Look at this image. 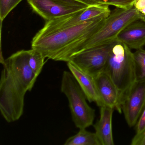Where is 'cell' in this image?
<instances>
[{"label":"cell","mask_w":145,"mask_h":145,"mask_svg":"<svg viewBox=\"0 0 145 145\" xmlns=\"http://www.w3.org/2000/svg\"><path fill=\"white\" fill-rule=\"evenodd\" d=\"M142 16L134 6L126 9L115 8L97 31L74 50L71 59L86 50L113 43L124 29L132 23L141 20Z\"/></svg>","instance_id":"277c9868"},{"label":"cell","mask_w":145,"mask_h":145,"mask_svg":"<svg viewBox=\"0 0 145 145\" xmlns=\"http://www.w3.org/2000/svg\"><path fill=\"white\" fill-rule=\"evenodd\" d=\"M116 40L125 44L131 50L142 49L145 45V22L137 20L127 26Z\"/></svg>","instance_id":"7c38bea8"},{"label":"cell","mask_w":145,"mask_h":145,"mask_svg":"<svg viewBox=\"0 0 145 145\" xmlns=\"http://www.w3.org/2000/svg\"><path fill=\"white\" fill-rule=\"evenodd\" d=\"M131 145H145V131L139 135H135L131 141Z\"/></svg>","instance_id":"ffe728a7"},{"label":"cell","mask_w":145,"mask_h":145,"mask_svg":"<svg viewBox=\"0 0 145 145\" xmlns=\"http://www.w3.org/2000/svg\"><path fill=\"white\" fill-rule=\"evenodd\" d=\"M145 131V106L135 125V135H139Z\"/></svg>","instance_id":"d6986e66"},{"label":"cell","mask_w":145,"mask_h":145,"mask_svg":"<svg viewBox=\"0 0 145 145\" xmlns=\"http://www.w3.org/2000/svg\"><path fill=\"white\" fill-rule=\"evenodd\" d=\"M104 72L118 89L121 107L124 99L137 80L136 65L131 49L122 42L114 41Z\"/></svg>","instance_id":"3957f363"},{"label":"cell","mask_w":145,"mask_h":145,"mask_svg":"<svg viewBox=\"0 0 145 145\" xmlns=\"http://www.w3.org/2000/svg\"><path fill=\"white\" fill-rule=\"evenodd\" d=\"M23 0H0V20L1 23L9 13Z\"/></svg>","instance_id":"e0dca14e"},{"label":"cell","mask_w":145,"mask_h":145,"mask_svg":"<svg viewBox=\"0 0 145 145\" xmlns=\"http://www.w3.org/2000/svg\"><path fill=\"white\" fill-rule=\"evenodd\" d=\"M100 117L93 125L101 145H114L112 119L114 109L103 105L100 107Z\"/></svg>","instance_id":"4fadbf2b"},{"label":"cell","mask_w":145,"mask_h":145,"mask_svg":"<svg viewBox=\"0 0 145 145\" xmlns=\"http://www.w3.org/2000/svg\"><path fill=\"white\" fill-rule=\"evenodd\" d=\"M33 10L46 22L88 8L90 6L75 0H27Z\"/></svg>","instance_id":"8992f818"},{"label":"cell","mask_w":145,"mask_h":145,"mask_svg":"<svg viewBox=\"0 0 145 145\" xmlns=\"http://www.w3.org/2000/svg\"><path fill=\"white\" fill-rule=\"evenodd\" d=\"M141 20H142V21L143 22H145V16H142L141 19Z\"/></svg>","instance_id":"cb8c5ba5"},{"label":"cell","mask_w":145,"mask_h":145,"mask_svg":"<svg viewBox=\"0 0 145 145\" xmlns=\"http://www.w3.org/2000/svg\"><path fill=\"white\" fill-rule=\"evenodd\" d=\"M61 91L67 97L72 119L78 129H86L92 125L95 110L87 103L86 96L71 72H63Z\"/></svg>","instance_id":"5b68a950"},{"label":"cell","mask_w":145,"mask_h":145,"mask_svg":"<svg viewBox=\"0 0 145 145\" xmlns=\"http://www.w3.org/2000/svg\"><path fill=\"white\" fill-rule=\"evenodd\" d=\"M30 50H22L5 60L0 82V111L8 123L23 114L24 98L38 77L29 65Z\"/></svg>","instance_id":"6da1fadb"},{"label":"cell","mask_w":145,"mask_h":145,"mask_svg":"<svg viewBox=\"0 0 145 145\" xmlns=\"http://www.w3.org/2000/svg\"><path fill=\"white\" fill-rule=\"evenodd\" d=\"M134 56L136 65L137 80L145 81V50L142 48L136 50Z\"/></svg>","instance_id":"2e32d148"},{"label":"cell","mask_w":145,"mask_h":145,"mask_svg":"<svg viewBox=\"0 0 145 145\" xmlns=\"http://www.w3.org/2000/svg\"><path fill=\"white\" fill-rule=\"evenodd\" d=\"M109 7L108 5L101 4L91 6L80 11L46 22L44 26L39 32L49 33L79 25L86 21L101 17L107 18L112 12Z\"/></svg>","instance_id":"52a82bcc"},{"label":"cell","mask_w":145,"mask_h":145,"mask_svg":"<svg viewBox=\"0 0 145 145\" xmlns=\"http://www.w3.org/2000/svg\"><path fill=\"white\" fill-rule=\"evenodd\" d=\"M94 79L103 105L122 113L118 91L109 75L103 72L94 77Z\"/></svg>","instance_id":"30bf717a"},{"label":"cell","mask_w":145,"mask_h":145,"mask_svg":"<svg viewBox=\"0 0 145 145\" xmlns=\"http://www.w3.org/2000/svg\"><path fill=\"white\" fill-rule=\"evenodd\" d=\"M145 106V81H137L121 105L122 112L129 127L135 126Z\"/></svg>","instance_id":"9c48e42d"},{"label":"cell","mask_w":145,"mask_h":145,"mask_svg":"<svg viewBox=\"0 0 145 145\" xmlns=\"http://www.w3.org/2000/svg\"><path fill=\"white\" fill-rule=\"evenodd\" d=\"M133 6L138 12L140 11L145 8V0H135L134 2Z\"/></svg>","instance_id":"44dd1931"},{"label":"cell","mask_w":145,"mask_h":145,"mask_svg":"<svg viewBox=\"0 0 145 145\" xmlns=\"http://www.w3.org/2000/svg\"><path fill=\"white\" fill-rule=\"evenodd\" d=\"M135 0H96L97 3L101 5L113 6L116 8L128 9L132 7Z\"/></svg>","instance_id":"ac0fdd59"},{"label":"cell","mask_w":145,"mask_h":145,"mask_svg":"<svg viewBox=\"0 0 145 145\" xmlns=\"http://www.w3.org/2000/svg\"><path fill=\"white\" fill-rule=\"evenodd\" d=\"M86 129H80L77 134L68 138L64 145H101L96 134Z\"/></svg>","instance_id":"5bb4252c"},{"label":"cell","mask_w":145,"mask_h":145,"mask_svg":"<svg viewBox=\"0 0 145 145\" xmlns=\"http://www.w3.org/2000/svg\"><path fill=\"white\" fill-rule=\"evenodd\" d=\"M75 1L82 2L90 6L99 4L96 1V0H75Z\"/></svg>","instance_id":"7402d4cb"},{"label":"cell","mask_w":145,"mask_h":145,"mask_svg":"<svg viewBox=\"0 0 145 145\" xmlns=\"http://www.w3.org/2000/svg\"><path fill=\"white\" fill-rule=\"evenodd\" d=\"M106 18L101 17L49 33L39 32L32 40V49L40 52L46 58L68 62L74 50L92 36Z\"/></svg>","instance_id":"7a4b0ae2"},{"label":"cell","mask_w":145,"mask_h":145,"mask_svg":"<svg viewBox=\"0 0 145 145\" xmlns=\"http://www.w3.org/2000/svg\"><path fill=\"white\" fill-rule=\"evenodd\" d=\"M139 12L142 15V16H145V8L139 11Z\"/></svg>","instance_id":"603a6c76"},{"label":"cell","mask_w":145,"mask_h":145,"mask_svg":"<svg viewBox=\"0 0 145 145\" xmlns=\"http://www.w3.org/2000/svg\"><path fill=\"white\" fill-rule=\"evenodd\" d=\"M113 43L86 50L73 57L69 61L94 78L105 71Z\"/></svg>","instance_id":"ba28073f"},{"label":"cell","mask_w":145,"mask_h":145,"mask_svg":"<svg viewBox=\"0 0 145 145\" xmlns=\"http://www.w3.org/2000/svg\"><path fill=\"white\" fill-rule=\"evenodd\" d=\"M29 65L34 73L37 77L39 76L44 65L45 57L38 51L30 50Z\"/></svg>","instance_id":"9a60e30c"},{"label":"cell","mask_w":145,"mask_h":145,"mask_svg":"<svg viewBox=\"0 0 145 145\" xmlns=\"http://www.w3.org/2000/svg\"><path fill=\"white\" fill-rule=\"evenodd\" d=\"M68 67L74 76L89 102H95L99 107L103 106L97 88L95 79L81 70L72 62H68Z\"/></svg>","instance_id":"8fae6325"}]
</instances>
